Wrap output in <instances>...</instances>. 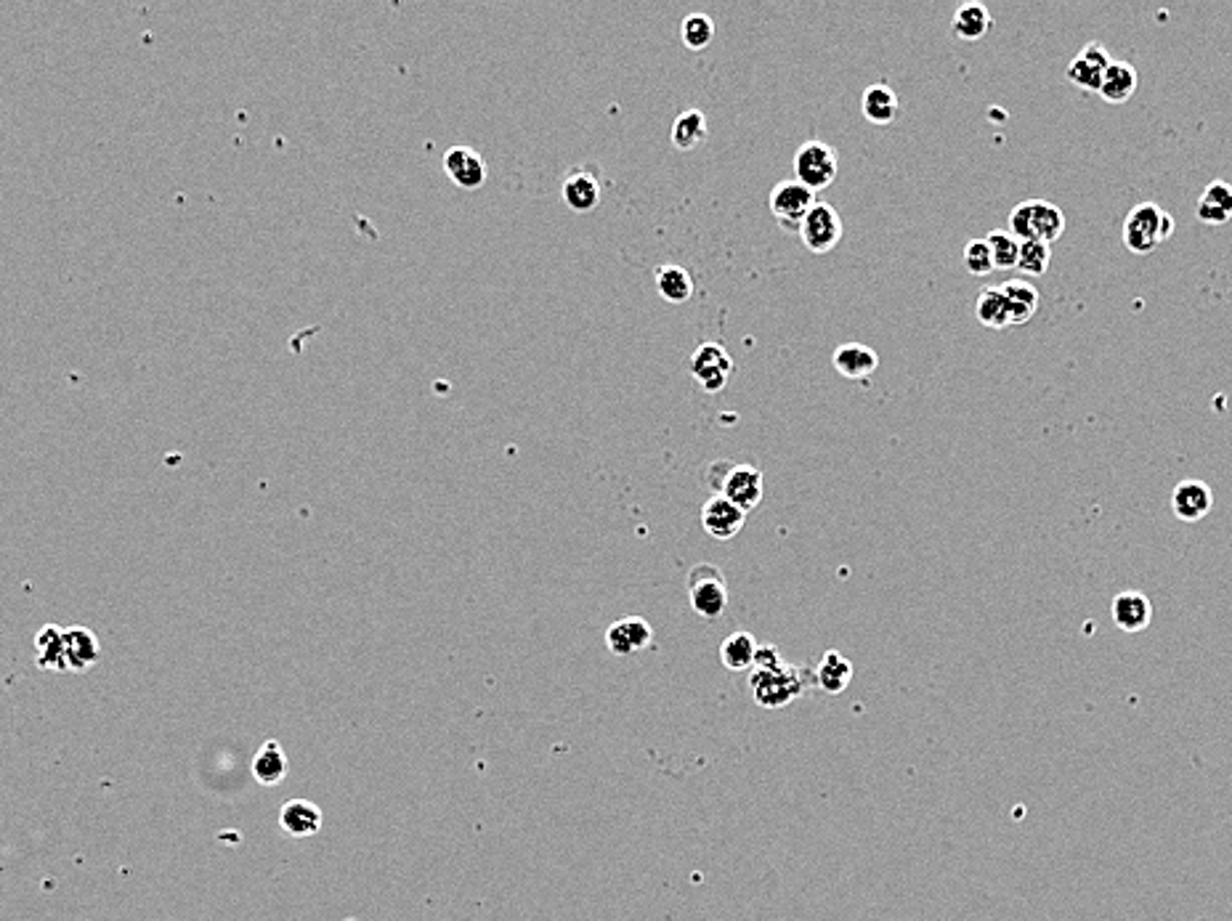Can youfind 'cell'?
<instances>
[{
  "label": "cell",
  "instance_id": "obj_14",
  "mask_svg": "<svg viewBox=\"0 0 1232 921\" xmlns=\"http://www.w3.org/2000/svg\"><path fill=\"white\" fill-rule=\"evenodd\" d=\"M1211 508H1214V492H1211L1206 481H1180L1174 487V492H1171V510L1184 523L1201 521V518L1211 513Z\"/></svg>",
  "mask_w": 1232,
  "mask_h": 921
},
{
  "label": "cell",
  "instance_id": "obj_28",
  "mask_svg": "<svg viewBox=\"0 0 1232 921\" xmlns=\"http://www.w3.org/2000/svg\"><path fill=\"white\" fill-rule=\"evenodd\" d=\"M813 677H816V685L821 690H826V694H843L847 685H851L853 667L843 654H837V651H826L824 658H821L818 669L813 672Z\"/></svg>",
  "mask_w": 1232,
  "mask_h": 921
},
{
  "label": "cell",
  "instance_id": "obj_25",
  "mask_svg": "<svg viewBox=\"0 0 1232 921\" xmlns=\"http://www.w3.org/2000/svg\"><path fill=\"white\" fill-rule=\"evenodd\" d=\"M861 112H864L868 123L890 125L893 120L898 117V96H895V91L885 83L868 85L864 91V99H861Z\"/></svg>",
  "mask_w": 1232,
  "mask_h": 921
},
{
  "label": "cell",
  "instance_id": "obj_33",
  "mask_svg": "<svg viewBox=\"0 0 1232 921\" xmlns=\"http://www.w3.org/2000/svg\"><path fill=\"white\" fill-rule=\"evenodd\" d=\"M680 38L689 51H704L715 38V22L706 13H689L680 24Z\"/></svg>",
  "mask_w": 1232,
  "mask_h": 921
},
{
  "label": "cell",
  "instance_id": "obj_29",
  "mask_svg": "<svg viewBox=\"0 0 1232 921\" xmlns=\"http://www.w3.org/2000/svg\"><path fill=\"white\" fill-rule=\"evenodd\" d=\"M38 648V667L49 672H67L64 658V630L57 624H45L43 630H38L35 635Z\"/></svg>",
  "mask_w": 1232,
  "mask_h": 921
},
{
  "label": "cell",
  "instance_id": "obj_37",
  "mask_svg": "<svg viewBox=\"0 0 1232 921\" xmlns=\"http://www.w3.org/2000/svg\"><path fill=\"white\" fill-rule=\"evenodd\" d=\"M786 658L781 656V651L776 645H760L757 648V656H755V669H773L778 667V664H784Z\"/></svg>",
  "mask_w": 1232,
  "mask_h": 921
},
{
  "label": "cell",
  "instance_id": "obj_36",
  "mask_svg": "<svg viewBox=\"0 0 1232 921\" xmlns=\"http://www.w3.org/2000/svg\"><path fill=\"white\" fill-rule=\"evenodd\" d=\"M733 468H736V462H731V460H717V462H712L710 468H706L704 481L710 483L712 492H715V494L723 492L725 481H729V475H731V470H733Z\"/></svg>",
  "mask_w": 1232,
  "mask_h": 921
},
{
  "label": "cell",
  "instance_id": "obj_34",
  "mask_svg": "<svg viewBox=\"0 0 1232 921\" xmlns=\"http://www.w3.org/2000/svg\"><path fill=\"white\" fill-rule=\"evenodd\" d=\"M1052 264V245L1043 242H1020V258L1018 268L1028 277H1043Z\"/></svg>",
  "mask_w": 1232,
  "mask_h": 921
},
{
  "label": "cell",
  "instance_id": "obj_9",
  "mask_svg": "<svg viewBox=\"0 0 1232 921\" xmlns=\"http://www.w3.org/2000/svg\"><path fill=\"white\" fill-rule=\"evenodd\" d=\"M1110 62H1113V59H1110L1106 45L1092 40V43L1083 45V49L1073 57V62L1068 64L1066 70L1068 83H1073L1076 89L1081 91L1097 93L1100 91L1102 78H1106V70L1110 66Z\"/></svg>",
  "mask_w": 1232,
  "mask_h": 921
},
{
  "label": "cell",
  "instance_id": "obj_32",
  "mask_svg": "<svg viewBox=\"0 0 1232 921\" xmlns=\"http://www.w3.org/2000/svg\"><path fill=\"white\" fill-rule=\"evenodd\" d=\"M986 242H988V247H991L994 268H999V272L1018 268L1020 239H1015L1009 232H1001V228H994V232L986 234Z\"/></svg>",
  "mask_w": 1232,
  "mask_h": 921
},
{
  "label": "cell",
  "instance_id": "obj_17",
  "mask_svg": "<svg viewBox=\"0 0 1232 921\" xmlns=\"http://www.w3.org/2000/svg\"><path fill=\"white\" fill-rule=\"evenodd\" d=\"M101 645L99 637L89 627H67L64 630V658L67 672H89L99 662Z\"/></svg>",
  "mask_w": 1232,
  "mask_h": 921
},
{
  "label": "cell",
  "instance_id": "obj_21",
  "mask_svg": "<svg viewBox=\"0 0 1232 921\" xmlns=\"http://www.w3.org/2000/svg\"><path fill=\"white\" fill-rule=\"evenodd\" d=\"M1009 306V325H1028L1041 306V295L1028 279H1009L1001 285Z\"/></svg>",
  "mask_w": 1232,
  "mask_h": 921
},
{
  "label": "cell",
  "instance_id": "obj_13",
  "mask_svg": "<svg viewBox=\"0 0 1232 921\" xmlns=\"http://www.w3.org/2000/svg\"><path fill=\"white\" fill-rule=\"evenodd\" d=\"M744 523H746L744 510H739L733 502L725 500L723 494L710 497V500L704 502L702 526L712 540H720V542L733 540L739 531H744Z\"/></svg>",
  "mask_w": 1232,
  "mask_h": 921
},
{
  "label": "cell",
  "instance_id": "obj_15",
  "mask_svg": "<svg viewBox=\"0 0 1232 921\" xmlns=\"http://www.w3.org/2000/svg\"><path fill=\"white\" fill-rule=\"evenodd\" d=\"M563 203L569 211L574 213H590L601 205V184H598V173L584 171V167H571L569 176L563 178Z\"/></svg>",
  "mask_w": 1232,
  "mask_h": 921
},
{
  "label": "cell",
  "instance_id": "obj_2",
  "mask_svg": "<svg viewBox=\"0 0 1232 921\" xmlns=\"http://www.w3.org/2000/svg\"><path fill=\"white\" fill-rule=\"evenodd\" d=\"M1066 232V215L1047 199H1026L1009 213V234L1020 242L1052 245Z\"/></svg>",
  "mask_w": 1232,
  "mask_h": 921
},
{
  "label": "cell",
  "instance_id": "obj_18",
  "mask_svg": "<svg viewBox=\"0 0 1232 921\" xmlns=\"http://www.w3.org/2000/svg\"><path fill=\"white\" fill-rule=\"evenodd\" d=\"M832 365L847 380H866L879 367V356L864 342H843L834 351Z\"/></svg>",
  "mask_w": 1232,
  "mask_h": 921
},
{
  "label": "cell",
  "instance_id": "obj_12",
  "mask_svg": "<svg viewBox=\"0 0 1232 921\" xmlns=\"http://www.w3.org/2000/svg\"><path fill=\"white\" fill-rule=\"evenodd\" d=\"M720 494L750 515L752 510L760 505V500H763L765 494L763 470L755 465H736L731 470L729 481H725L723 492Z\"/></svg>",
  "mask_w": 1232,
  "mask_h": 921
},
{
  "label": "cell",
  "instance_id": "obj_4",
  "mask_svg": "<svg viewBox=\"0 0 1232 921\" xmlns=\"http://www.w3.org/2000/svg\"><path fill=\"white\" fill-rule=\"evenodd\" d=\"M839 160L837 152L824 141H805L794 154V181L811 192H821L837 181Z\"/></svg>",
  "mask_w": 1232,
  "mask_h": 921
},
{
  "label": "cell",
  "instance_id": "obj_31",
  "mask_svg": "<svg viewBox=\"0 0 1232 921\" xmlns=\"http://www.w3.org/2000/svg\"><path fill=\"white\" fill-rule=\"evenodd\" d=\"M975 316H978L980 325L988 329L1009 327V306H1007L1005 290H1001V287H986V290L978 295Z\"/></svg>",
  "mask_w": 1232,
  "mask_h": 921
},
{
  "label": "cell",
  "instance_id": "obj_11",
  "mask_svg": "<svg viewBox=\"0 0 1232 921\" xmlns=\"http://www.w3.org/2000/svg\"><path fill=\"white\" fill-rule=\"evenodd\" d=\"M654 643V630L641 616H624L605 630V645L619 658L641 654Z\"/></svg>",
  "mask_w": 1232,
  "mask_h": 921
},
{
  "label": "cell",
  "instance_id": "obj_27",
  "mask_svg": "<svg viewBox=\"0 0 1232 921\" xmlns=\"http://www.w3.org/2000/svg\"><path fill=\"white\" fill-rule=\"evenodd\" d=\"M757 641L752 632H733L720 645V662H723L725 669L731 672H744V669H752L755 667V656H757Z\"/></svg>",
  "mask_w": 1232,
  "mask_h": 921
},
{
  "label": "cell",
  "instance_id": "obj_1",
  "mask_svg": "<svg viewBox=\"0 0 1232 921\" xmlns=\"http://www.w3.org/2000/svg\"><path fill=\"white\" fill-rule=\"evenodd\" d=\"M816 683L811 669L794 667V664H778L773 669H755L750 677L752 696L760 707L765 709H781L786 704H792L794 698L803 696L807 685Z\"/></svg>",
  "mask_w": 1232,
  "mask_h": 921
},
{
  "label": "cell",
  "instance_id": "obj_35",
  "mask_svg": "<svg viewBox=\"0 0 1232 921\" xmlns=\"http://www.w3.org/2000/svg\"><path fill=\"white\" fill-rule=\"evenodd\" d=\"M961 260H965V268L969 274H973V277H986V274L996 272L994 258H991V247H988L986 237L969 239L967 247H965V255H961Z\"/></svg>",
  "mask_w": 1232,
  "mask_h": 921
},
{
  "label": "cell",
  "instance_id": "obj_10",
  "mask_svg": "<svg viewBox=\"0 0 1232 921\" xmlns=\"http://www.w3.org/2000/svg\"><path fill=\"white\" fill-rule=\"evenodd\" d=\"M441 165L449 181H452L455 186H460V190L476 192L487 184V176H489L487 163H483L481 154L470 150V146H452V150H447Z\"/></svg>",
  "mask_w": 1232,
  "mask_h": 921
},
{
  "label": "cell",
  "instance_id": "obj_16",
  "mask_svg": "<svg viewBox=\"0 0 1232 921\" xmlns=\"http://www.w3.org/2000/svg\"><path fill=\"white\" fill-rule=\"evenodd\" d=\"M279 826L293 839L314 837L322 829L319 805H314L312 799H287L279 810Z\"/></svg>",
  "mask_w": 1232,
  "mask_h": 921
},
{
  "label": "cell",
  "instance_id": "obj_6",
  "mask_svg": "<svg viewBox=\"0 0 1232 921\" xmlns=\"http://www.w3.org/2000/svg\"><path fill=\"white\" fill-rule=\"evenodd\" d=\"M816 203H818L816 192H811L807 186H803L794 178L781 181V184L773 186L771 199H767L773 218H776V224L784 228V232H800L805 215L811 213V207Z\"/></svg>",
  "mask_w": 1232,
  "mask_h": 921
},
{
  "label": "cell",
  "instance_id": "obj_30",
  "mask_svg": "<svg viewBox=\"0 0 1232 921\" xmlns=\"http://www.w3.org/2000/svg\"><path fill=\"white\" fill-rule=\"evenodd\" d=\"M656 290L666 304H689L693 298V279L683 266L656 268Z\"/></svg>",
  "mask_w": 1232,
  "mask_h": 921
},
{
  "label": "cell",
  "instance_id": "obj_23",
  "mask_svg": "<svg viewBox=\"0 0 1232 921\" xmlns=\"http://www.w3.org/2000/svg\"><path fill=\"white\" fill-rule=\"evenodd\" d=\"M1137 85H1140V78H1137V70L1129 62H1110V66L1106 70V78H1102V85H1100V96L1106 99L1108 104H1127L1129 99L1134 96Z\"/></svg>",
  "mask_w": 1232,
  "mask_h": 921
},
{
  "label": "cell",
  "instance_id": "obj_22",
  "mask_svg": "<svg viewBox=\"0 0 1232 921\" xmlns=\"http://www.w3.org/2000/svg\"><path fill=\"white\" fill-rule=\"evenodd\" d=\"M1153 618V606L1142 593H1119L1113 601V622L1123 632H1140Z\"/></svg>",
  "mask_w": 1232,
  "mask_h": 921
},
{
  "label": "cell",
  "instance_id": "obj_19",
  "mask_svg": "<svg viewBox=\"0 0 1232 921\" xmlns=\"http://www.w3.org/2000/svg\"><path fill=\"white\" fill-rule=\"evenodd\" d=\"M1195 215L1201 224L1209 226H1224L1232 221V184L1228 181H1211L1203 190L1201 199L1195 205Z\"/></svg>",
  "mask_w": 1232,
  "mask_h": 921
},
{
  "label": "cell",
  "instance_id": "obj_7",
  "mask_svg": "<svg viewBox=\"0 0 1232 921\" xmlns=\"http://www.w3.org/2000/svg\"><path fill=\"white\" fill-rule=\"evenodd\" d=\"M843 218H839L837 207L829 203H816L811 207V213L805 215L803 226H800V239L811 253L826 255L843 239Z\"/></svg>",
  "mask_w": 1232,
  "mask_h": 921
},
{
  "label": "cell",
  "instance_id": "obj_26",
  "mask_svg": "<svg viewBox=\"0 0 1232 921\" xmlns=\"http://www.w3.org/2000/svg\"><path fill=\"white\" fill-rule=\"evenodd\" d=\"M672 146L680 152H691L696 146H702L710 139V127H706V114L702 110H685L678 114L672 123Z\"/></svg>",
  "mask_w": 1232,
  "mask_h": 921
},
{
  "label": "cell",
  "instance_id": "obj_8",
  "mask_svg": "<svg viewBox=\"0 0 1232 921\" xmlns=\"http://www.w3.org/2000/svg\"><path fill=\"white\" fill-rule=\"evenodd\" d=\"M691 375L696 378L702 391L720 393L729 386L733 375V359L720 342H702L691 356Z\"/></svg>",
  "mask_w": 1232,
  "mask_h": 921
},
{
  "label": "cell",
  "instance_id": "obj_20",
  "mask_svg": "<svg viewBox=\"0 0 1232 921\" xmlns=\"http://www.w3.org/2000/svg\"><path fill=\"white\" fill-rule=\"evenodd\" d=\"M991 30H994V17L982 3H965L956 9L951 22V35L956 40L980 43L982 38H988V32Z\"/></svg>",
  "mask_w": 1232,
  "mask_h": 921
},
{
  "label": "cell",
  "instance_id": "obj_24",
  "mask_svg": "<svg viewBox=\"0 0 1232 921\" xmlns=\"http://www.w3.org/2000/svg\"><path fill=\"white\" fill-rule=\"evenodd\" d=\"M287 770H289V763H287V755H285V749H282L279 741H266L264 746H261L258 755L253 757V765H251L253 778L261 786L282 784V781H285Z\"/></svg>",
  "mask_w": 1232,
  "mask_h": 921
},
{
  "label": "cell",
  "instance_id": "obj_5",
  "mask_svg": "<svg viewBox=\"0 0 1232 921\" xmlns=\"http://www.w3.org/2000/svg\"><path fill=\"white\" fill-rule=\"evenodd\" d=\"M689 593L691 608L702 618H717L729 608V587H725L720 569L712 566V563L693 566L689 576Z\"/></svg>",
  "mask_w": 1232,
  "mask_h": 921
},
{
  "label": "cell",
  "instance_id": "obj_3",
  "mask_svg": "<svg viewBox=\"0 0 1232 921\" xmlns=\"http://www.w3.org/2000/svg\"><path fill=\"white\" fill-rule=\"evenodd\" d=\"M1171 234H1174V218L1155 203L1132 207L1123 221V245L1137 255L1158 250L1163 242L1171 239Z\"/></svg>",
  "mask_w": 1232,
  "mask_h": 921
}]
</instances>
